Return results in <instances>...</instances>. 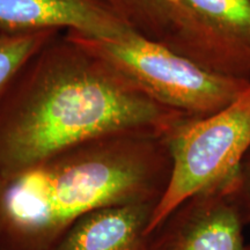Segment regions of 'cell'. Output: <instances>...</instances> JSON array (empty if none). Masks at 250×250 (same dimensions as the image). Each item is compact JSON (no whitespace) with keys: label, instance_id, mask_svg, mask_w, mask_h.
<instances>
[{"label":"cell","instance_id":"cell-1","mask_svg":"<svg viewBox=\"0 0 250 250\" xmlns=\"http://www.w3.org/2000/svg\"><path fill=\"white\" fill-rule=\"evenodd\" d=\"M149 98L73 34H57L0 100V176L118 134L167 137L188 120Z\"/></svg>","mask_w":250,"mask_h":250},{"label":"cell","instance_id":"cell-2","mask_svg":"<svg viewBox=\"0 0 250 250\" xmlns=\"http://www.w3.org/2000/svg\"><path fill=\"white\" fill-rule=\"evenodd\" d=\"M170 175L167 137L129 133L83 144L6 182L0 250H50L90 212L159 204Z\"/></svg>","mask_w":250,"mask_h":250},{"label":"cell","instance_id":"cell-3","mask_svg":"<svg viewBox=\"0 0 250 250\" xmlns=\"http://www.w3.org/2000/svg\"><path fill=\"white\" fill-rule=\"evenodd\" d=\"M73 35L149 98L191 120L211 116L226 108L250 83L206 70L138 33L117 40Z\"/></svg>","mask_w":250,"mask_h":250},{"label":"cell","instance_id":"cell-4","mask_svg":"<svg viewBox=\"0 0 250 250\" xmlns=\"http://www.w3.org/2000/svg\"><path fill=\"white\" fill-rule=\"evenodd\" d=\"M171 175L148 235L188 197L232 174L250 149V83L226 108L183 121L167 136Z\"/></svg>","mask_w":250,"mask_h":250},{"label":"cell","instance_id":"cell-5","mask_svg":"<svg viewBox=\"0 0 250 250\" xmlns=\"http://www.w3.org/2000/svg\"><path fill=\"white\" fill-rule=\"evenodd\" d=\"M235 171L177 205L149 234L148 250H242Z\"/></svg>","mask_w":250,"mask_h":250},{"label":"cell","instance_id":"cell-6","mask_svg":"<svg viewBox=\"0 0 250 250\" xmlns=\"http://www.w3.org/2000/svg\"><path fill=\"white\" fill-rule=\"evenodd\" d=\"M188 14L189 59L250 83V0H174Z\"/></svg>","mask_w":250,"mask_h":250},{"label":"cell","instance_id":"cell-7","mask_svg":"<svg viewBox=\"0 0 250 250\" xmlns=\"http://www.w3.org/2000/svg\"><path fill=\"white\" fill-rule=\"evenodd\" d=\"M44 30L94 40L136 33L102 0H0V33Z\"/></svg>","mask_w":250,"mask_h":250},{"label":"cell","instance_id":"cell-8","mask_svg":"<svg viewBox=\"0 0 250 250\" xmlns=\"http://www.w3.org/2000/svg\"><path fill=\"white\" fill-rule=\"evenodd\" d=\"M156 203L96 210L81 217L50 250H148V225Z\"/></svg>","mask_w":250,"mask_h":250},{"label":"cell","instance_id":"cell-9","mask_svg":"<svg viewBox=\"0 0 250 250\" xmlns=\"http://www.w3.org/2000/svg\"><path fill=\"white\" fill-rule=\"evenodd\" d=\"M140 36L181 54L186 11L174 0H102Z\"/></svg>","mask_w":250,"mask_h":250},{"label":"cell","instance_id":"cell-10","mask_svg":"<svg viewBox=\"0 0 250 250\" xmlns=\"http://www.w3.org/2000/svg\"><path fill=\"white\" fill-rule=\"evenodd\" d=\"M61 31L0 33V100L19 71Z\"/></svg>","mask_w":250,"mask_h":250},{"label":"cell","instance_id":"cell-11","mask_svg":"<svg viewBox=\"0 0 250 250\" xmlns=\"http://www.w3.org/2000/svg\"><path fill=\"white\" fill-rule=\"evenodd\" d=\"M235 191L243 221L250 224V149L236 168Z\"/></svg>","mask_w":250,"mask_h":250},{"label":"cell","instance_id":"cell-12","mask_svg":"<svg viewBox=\"0 0 250 250\" xmlns=\"http://www.w3.org/2000/svg\"><path fill=\"white\" fill-rule=\"evenodd\" d=\"M5 190L6 182L5 180L0 176V225H1L2 219V210H4V198H5Z\"/></svg>","mask_w":250,"mask_h":250},{"label":"cell","instance_id":"cell-13","mask_svg":"<svg viewBox=\"0 0 250 250\" xmlns=\"http://www.w3.org/2000/svg\"><path fill=\"white\" fill-rule=\"evenodd\" d=\"M242 250H250V245H246L245 248H243Z\"/></svg>","mask_w":250,"mask_h":250}]
</instances>
